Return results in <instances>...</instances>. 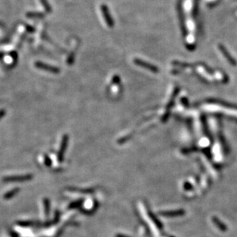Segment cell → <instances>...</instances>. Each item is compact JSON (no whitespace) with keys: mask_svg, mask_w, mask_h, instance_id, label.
Wrapping results in <instances>:
<instances>
[{"mask_svg":"<svg viewBox=\"0 0 237 237\" xmlns=\"http://www.w3.org/2000/svg\"><path fill=\"white\" fill-rule=\"evenodd\" d=\"M101 10H102L103 17H104V21H105L107 25L110 28H112L113 26L114 25V22L112 19V16H111V13H110L107 6H106V5L102 4V6H101Z\"/></svg>","mask_w":237,"mask_h":237,"instance_id":"1","label":"cell"},{"mask_svg":"<svg viewBox=\"0 0 237 237\" xmlns=\"http://www.w3.org/2000/svg\"><path fill=\"white\" fill-rule=\"evenodd\" d=\"M35 66H36L37 69H41V70H44L46 71H49V72L53 73V74H58L60 72V69H58L56 66L51 65V64H48L43 63L41 62H36L35 63Z\"/></svg>","mask_w":237,"mask_h":237,"instance_id":"2","label":"cell"},{"mask_svg":"<svg viewBox=\"0 0 237 237\" xmlns=\"http://www.w3.org/2000/svg\"><path fill=\"white\" fill-rule=\"evenodd\" d=\"M68 143H69V136L67 135H64V137H62V144H61V147L60 150H59V153H58V157L62 158L63 157L64 152L65 151L66 147H67Z\"/></svg>","mask_w":237,"mask_h":237,"instance_id":"3","label":"cell"},{"mask_svg":"<svg viewBox=\"0 0 237 237\" xmlns=\"http://www.w3.org/2000/svg\"><path fill=\"white\" fill-rule=\"evenodd\" d=\"M25 15L28 18L30 19H40L45 17V14L40 12H28Z\"/></svg>","mask_w":237,"mask_h":237,"instance_id":"4","label":"cell"},{"mask_svg":"<svg viewBox=\"0 0 237 237\" xmlns=\"http://www.w3.org/2000/svg\"><path fill=\"white\" fill-rule=\"evenodd\" d=\"M40 2H41V5H42L43 7H44L45 11H46L47 13H52V7H51V6H50L49 3H48V2L47 1V0H40Z\"/></svg>","mask_w":237,"mask_h":237,"instance_id":"5","label":"cell"},{"mask_svg":"<svg viewBox=\"0 0 237 237\" xmlns=\"http://www.w3.org/2000/svg\"><path fill=\"white\" fill-rule=\"evenodd\" d=\"M31 178L30 175L26 176H15V177H12L10 178V180L12 181H16V180H26V179H29Z\"/></svg>","mask_w":237,"mask_h":237,"instance_id":"6","label":"cell"},{"mask_svg":"<svg viewBox=\"0 0 237 237\" xmlns=\"http://www.w3.org/2000/svg\"><path fill=\"white\" fill-rule=\"evenodd\" d=\"M119 81H120L119 77H118V76H117V75H114L112 78V82L113 83H118V82H119Z\"/></svg>","mask_w":237,"mask_h":237,"instance_id":"7","label":"cell"},{"mask_svg":"<svg viewBox=\"0 0 237 237\" xmlns=\"http://www.w3.org/2000/svg\"><path fill=\"white\" fill-rule=\"evenodd\" d=\"M6 114V111H5L4 109H1L0 110V120L3 118V116Z\"/></svg>","mask_w":237,"mask_h":237,"instance_id":"8","label":"cell"}]
</instances>
